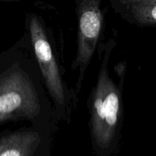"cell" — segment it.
Masks as SVG:
<instances>
[{
	"instance_id": "cell-1",
	"label": "cell",
	"mask_w": 156,
	"mask_h": 156,
	"mask_svg": "<svg viewBox=\"0 0 156 156\" xmlns=\"http://www.w3.org/2000/svg\"><path fill=\"white\" fill-rule=\"evenodd\" d=\"M48 95L25 33L0 53V126L28 120L39 127L51 126L55 112Z\"/></svg>"
},
{
	"instance_id": "cell-2",
	"label": "cell",
	"mask_w": 156,
	"mask_h": 156,
	"mask_svg": "<svg viewBox=\"0 0 156 156\" xmlns=\"http://www.w3.org/2000/svg\"><path fill=\"white\" fill-rule=\"evenodd\" d=\"M116 41L110 39L99 46L100 67L96 85L88 101L90 130L93 147L96 154L108 155L115 151L119 142L122 122V92L124 72L120 73L119 85L112 79L108 66Z\"/></svg>"
},
{
	"instance_id": "cell-3",
	"label": "cell",
	"mask_w": 156,
	"mask_h": 156,
	"mask_svg": "<svg viewBox=\"0 0 156 156\" xmlns=\"http://www.w3.org/2000/svg\"><path fill=\"white\" fill-rule=\"evenodd\" d=\"M26 26L34 56L49 96L54 105L55 115L59 120L69 122L75 103V95L63 79L47 27L43 20L35 14L27 17Z\"/></svg>"
},
{
	"instance_id": "cell-4",
	"label": "cell",
	"mask_w": 156,
	"mask_h": 156,
	"mask_svg": "<svg viewBox=\"0 0 156 156\" xmlns=\"http://www.w3.org/2000/svg\"><path fill=\"white\" fill-rule=\"evenodd\" d=\"M101 0H83L77 9V51L72 69L78 70L76 91H80L86 71L102 33Z\"/></svg>"
},
{
	"instance_id": "cell-5",
	"label": "cell",
	"mask_w": 156,
	"mask_h": 156,
	"mask_svg": "<svg viewBox=\"0 0 156 156\" xmlns=\"http://www.w3.org/2000/svg\"><path fill=\"white\" fill-rule=\"evenodd\" d=\"M47 128L33 126L0 136V156H49Z\"/></svg>"
},
{
	"instance_id": "cell-6",
	"label": "cell",
	"mask_w": 156,
	"mask_h": 156,
	"mask_svg": "<svg viewBox=\"0 0 156 156\" xmlns=\"http://www.w3.org/2000/svg\"><path fill=\"white\" fill-rule=\"evenodd\" d=\"M130 16L141 26L156 25V0H139L128 4Z\"/></svg>"
},
{
	"instance_id": "cell-7",
	"label": "cell",
	"mask_w": 156,
	"mask_h": 156,
	"mask_svg": "<svg viewBox=\"0 0 156 156\" xmlns=\"http://www.w3.org/2000/svg\"><path fill=\"white\" fill-rule=\"evenodd\" d=\"M136 1H139V0H121V2L125 5H128L129 4V3L134 2H136Z\"/></svg>"
},
{
	"instance_id": "cell-8",
	"label": "cell",
	"mask_w": 156,
	"mask_h": 156,
	"mask_svg": "<svg viewBox=\"0 0 156 156\" xmlns=\"http://www.w3.org/2000/svg\"><path fill=\"white\" fill-rule=\"evenodd\" d=\"M13 1V0H0V2H10Z\"/></svg>"
}]
</instances>
